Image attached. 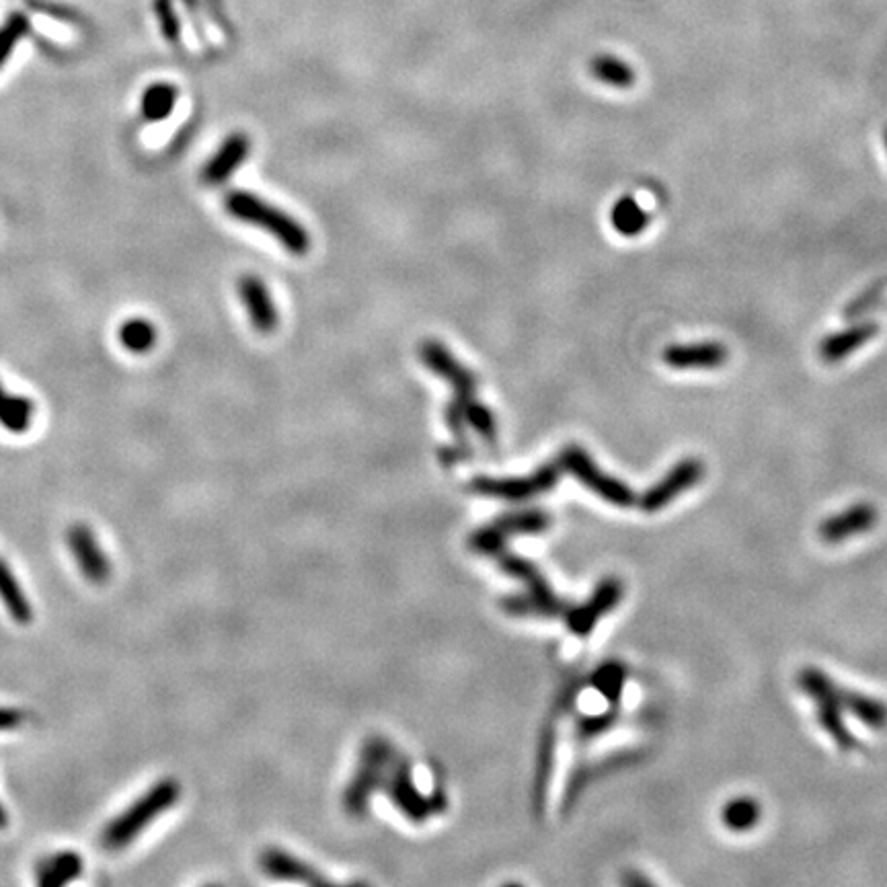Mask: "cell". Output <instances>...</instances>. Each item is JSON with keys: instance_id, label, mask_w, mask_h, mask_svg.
Instances as JSON below:
<instances>
[{"instance_id": "6da1fadb", "label": "cell", "mask_w": 887, "mask_h": 887, "mask_svg": "<svg viewBox=\"0 0 887 887\" xmlns=\"http://www.w3.org/2000/svg\"><path fill=\"white\" fill-rule=\"evenodd\" d=\"M181 787L175 779H163L144 791L134 803H130L122 814L109 820L103 828L101 844L107 851L115 853L130 846L148 826L159 820L165 812L179 801Z\"/></svg>"}, {"instance_id": "7a4b0ae2", "label": "cell", "mask_w": 887, "mask_h": 887, "mask_svg": "<svg viewBox=\"0 0 887 887\" xmlns=\"http://www.w3.org/2000/svg\"><path fill=\"white\" fill-rule=\"evenodd\" d=\"M224 208L233 218L265 230L292 255H304L311 247V239H308V233L298 220L288 216L284 210L267 204L251 191H230L224 198Z\"/></svg>"}, {"instance_id": "3957f363", "label": "cell", "mask_w": 887, "mask_h": 887, "mask_svg": "<svg viewBox=\"0 0 887 887\" xmlns=\"http://www.w3.org/2000/svg\"><path fill=\"white\" fill-rule=\"evenodd\" d=\"M419 356H421L423 364H426L434 374H438L440 378H444L446 382L452 384L454 401L448 405L446 421H448V426L458 442L456 448L460 454V448L467 450V444H462V442H467V438H465V421H467L465 411L475 401L473 395L477 389V376L469 368L462 366L446 350V345H442L440 341H434V339L423 341L419 347Z\"/></svg>"}, {"instance_id": "277c9868", "label": "cell", "mask_w": 887, "mask_h": 887, "mask_svg": "<svg viewBox=\"0 0 887 887\" xmlns=\"http://www.w3.org/2000/svg\"><path fill=\"white\" fill-rule=\"evenodd\" d=\"M799 688L816 703V717L820 727L834 740V744L844 750L853 752L859 748V742L851 729L844 723V711L834 699L836 682L826 676L820 668H801L797 674Z\"/></svg>"}, {"instance_id": "5b68a950", "label": "cell", "mask_w": 887, "mask_h": 887, "mask_svg": "<svg viewBox=\"0 0 887 887\" xmlns=\"http://www.w3.org/2000/svg\"><path fill=\"white\" fill-rule=\"evenodd\" d=\"M559 462H561L563 471H569L571 475H575L586 487H590L594 493H598L602 499L610 501L612 506L629 508L635 504V493L631 491V487H627L619 479L604 475L582 448H577V446L567 448L561 454Z\"/></svg>"}, {"instance_id": "8992f818", "label": "cell", "mask_w": 887, "mask_h": 887, "mask_svg": "<svg viewBox=\"0 0 887 887\" xmlns=\"http://www.w3.org/2000/svg\"><path fill=\"white\" fill-rule=\"evenodd\" d=\"M705 475V467L699 458H682L678 465H674L662 481L649 487L643 495L639 506L643 512L653 514L664 510L676 497H680L686 489H692L699 485Z\"/></svg>"}, {"instance_id": "52a82bcc", "label": "cell", "mask_w": 887, "mask_h": 887, "mask_svg": "<svg viewBox=\"0 0 887 887\" xmlns=\"http://www.w3.org/2000/svg\"><path fill=\"white\" fill-rule=\"evenodd\" d=\"M66 545L70 549V555H72L76 567H79L81 575L89 584L103 586L109 582V577H111L109 557L105 555L103 547L97 541V536L93 534V530L87 524H83V522L72 524L66 532Z\"/></svg>"}, {"instance_id": "ba28073f", "label": "cell", "mask_w": 887, "mask_h": 887, "mask_svg": "<svg viewBox=\"0 0 887 887\" xmlns=\"http://www.w3.org/2000/svg\"><path fill=\"white\" fill-rule=\"evenodd\" d=\"M563 473L561 462L555 460L551 465L543 467L541 471H536L534 475L526 477V479H487L481 477L473 483V489L479 491L481 495H489V497H501V499H524L536 493H543L547 489H551L557 481L559 475Z\"/></svg>"}, {"instance_id": "9c48e42d", "label": "cell", "mask_w": 887, "mask_h": 887, "mask_svg": "<svg viewBox=\"0 0 887 887\" xmlns=\"http://www.w3.org/2000/svg\"><path fill=\"white\" fill-rule=\"evenodd\" d=\"M727 360V347L719 341L670 345L664 352V362L676 370H713Z\"/></svg>"}, {"instance_id": "30bf717a", "label": "cell", "mask_w": 887, "mask_h": 887, "mask_svg": "<svg viewBox=\"0 0 887 887\" xmlns=\"http://www.w3.org/2000/svg\"><path fill=\"white\" fill-rule=\"evenodd\" d=\"M879 520L877 508L871 504H855L846 508L840 514L830 516L820 526V536L830 545H838L846 538L859 536L863 532H869Z\"/></svg>"}, {"instance_id": "8fae6325", "label": "cell", "mask_w": 887, "mask_h": 887, "mask_svg": "<svg viewBox=\"0 0 887 887\" xmlns=\"http://www.w3.org/2000/svg\"><path fill=\"white\" fill-rule=\"evenodd\" d=\"M239 296L245 304L251 325L259 333H272L278 327V311L263 280L257 276H243L239 282Z\"/></svg>"}, {"instance_id": "7c38bea8", "label": "cell", "mask_w": 887, "mask_h": 887, "mask_svg": "<svg viewBox=\"0 0 887 887\" xmlns=\"http://www.w3.org/2000/svg\"><path fill=\"white\" fill-rule=\"evenodd\" d=\"M251 152V142L245 134L237 132L233 136H228L222 146L216 150L214 157L206 163L204 171H202V179L208 185H220L224 183L230 175H233L249 157Z\"/></svg>"}, {"instance_id": "4fadbf2b", "label": "cell", "mask_w": 887, "mask_h": 887, "mask_svg": "<svg viewBox=\"0 0 887 887\" xmlns=\"http://www.w3.org/2000/svg\"><path fill=\"white\" fill-rule=\"evenodd\" d=\"M623 598V586L619 580H606L600 584V588L596 590L594 598L582 606L571 612L569 616V627L577 633V635H588L594 625L598 623V619L602 614L610 612L616 604L621 602Z\"/></svg>"}, {"instance_id": "5bb4252c", "label": "cell", "mask_w": 887, "mask_h": 887, "mask_svg": "<svg viewBox=\"0 0 887 887\" xmlns=\"http://www.w3.org/2000/svg\"><path fill=\"white\" fill-rule=\"evenodd\" d=\"M834 699L844 713L855 715L865 727L883 729L887 727V705L869 694L848 690L840 684L834 688Z\"/></svg>"}, {"instance_id": "9a60e30c", "label": "cell", "mask_w": 887, "mask_h": 887, "mask_svg": "<svg viewBox=\"0 0 887 887\" xmlns=\"http://www.w3.org/2000/svg\"><path fill=\"white\" fill-rule=\"evenodd\" d=\"M877 331L879 327L875 323H859L844 331L832 333L820 343V356L826 362H840L842 358L861 350L867 341H871L877 335Z\"/></svg>"}, {"instance_id": "2e32d148", "label": "cell", "mask_w": 887, "mask_h": 887, "mask_svg": "<svg viewBox=\"0 0 887 887\" xmlns=\"http://www.w3.org/2000/svg\"><path fill=\"white\" fill-rule=\"evenodd\" d=\"M83 859L74 851H60L37 865L35 883L40 887H60L83 875Z\"/></svg>"}, {"instance_id": "e0dca14e", "label": "cell", "mask_w": 887, "mask_h": 887, "mask_svg": "<svg viewBox=\"0 0 887 887\" xmlns=\"http://www.w3.org/2000/svg\"><path fill=\"white\" fill-rule=\"evenodd\" d=\"M0 602L5 604L9 616L15 623L29 625L33 621L31 602L25 596V590L19 584L15 571L3 557H0Z\"/></svg>"}, {"instance_id": "ac0fdd59", "label": "cell", "mask_w": 887, "mask_h": 887, "mask_svg": "<svg viewBox=\"0 0 887 887\" xmlns=\"http://www.w3.org/2000/svg\"><path fill=\"white\" fill-rule=\"evenodd\" d=\"M35 417V405L27 397L9 393L0 384V426L11 434H25Z\"/></svg>"}, {"instance_id": "d6986e66", "label": "cell", "mask_w": 887, "mask_h": 887, "mask_svg": "<svg viewBox=\"0 0 887 887\" xmlns=\"http://www.w3.org/2000/svg\"><path fill=\"white\" fill-rule=\"evenodd\" d=\"M177 103V89L169 83H154L142 93L140 113L146 122L167 120Z\"/></svg>"}, {"instance_id": "ffe728a7", "label": "cell", "mask_w": 887, "mask_h": 887, "mask_svg": "<svg viewBox=\"0 0 887 887\" xmlns=\"http://www.w3.org/2000/svg\"><path fill=\"white\" fill-rule=\"evenodd\" d=\"M610 222L614 230L623 237H637L649 224V214L637 204L635 198L625 196L614 204L610 212Z\"/></svg>"}, {"instance_id": "44dd1931", "label": "cell", "mask_w": 887, "mask_h": 887, "mask_svg": "<svg viewBox=\"0 0 887 887\" xmlns=\"http://www.w3.org/2000/svg\"><path fill=\"white\" fill-rule=\"evenodd\" d=\"M760 803L752 797H736L725 803L721 820L731 832H748L760 822Z\"/></svg>"}, {"instance_id": "7402d4cb", "label": "cell", "mask_w": 887, "mask_h": 887, "mask_svg": "<svg viewBox=\"0 0 887 887\" xmlns=\"http://www.w3.org/2000/svg\"><path fill=\"white\" fill-rule=\"evenodd\" d=\"M590 70L600 83L616 87V89H629L635 83L633 68L616 56L602 54V56L594 58L590 64Z\"/></svg>"}, {"instance_id": "603a6c76", "label": "cell", "mask_w": 887, "mask_h": 887, "mask_svg": "<svg viewBox=\"0 0 887 887\" xmlns=\"http://www.w3.org/2000/svg\"><path fill=\"white\" fill-rule=\"evenodd\" d=\"M261 869L278 879H298V881H323L321 877H313V871L304 867L300 861L288 857L282 851H265L261 855Z\"/></svg>"}, {"instance_id": "cb8c5ba5", "label": "cell", "mask_w": 887, "mask_h": 887, "mask_svg": "<svg viewBox=\"0 0 887 887\" xmlns=\"http://www.w3.org/2000/svg\"><path fill=\"white\" fill-rule=\"evenodd\" d=\"M120 341L132 354H146L157 343V329L146 319H130L120 327Z\"/></svg>"}, {"instance_id": "d4e9b609", "label": "cell", "mask_w": 887, "mask_h": 887, "mask_svg": "<svg viewBox=\"0 0 887 887\" xmlns=\"http://www.w3.org/2000/svg\"><path fill=\"white\" fill-rule=\"evenodd\" d=\"M29 29V17L23 13L9 15V19L0 25V68L11 58L15 46L29 33Z\"/></svg>"}, {"instance_id": "484cf974", "label": "cell", "mask_w": 887, "mask_h": 887, "mask_svg": "<svg viewBox=\"0 0 887 887\" xmlns=\"http://www.w3.org/2000/svg\"><path fill=\"white\" fill-rule=\"evenodd\" d=\"M154 15H157L165 40L177 46L181 42V19L175 11L173 0H154Z\"/></svg>"}, {"instance_id": "4316f807", "label": "cell", "mask_w": 887, "mask_h": 887, "mask_svg": "<svg viewBox=\"0 0 887 887\" xmlns=\"http://www.w3.org/2000/svg\"><path fill=\"white\" fill-rule=\"evenodd\" d=\"M465 419L477 430L481 438H485L487 442H495V417L483 403L473 401L465 411Z\"/></svg>"}, {"instance_id": "83f0119b", "label": "cell", "mask_w": 887, "mask_h": 887, "mask_svg": "<svg viewBox=\"0 0 887 887\" xmlns=\"http://www.w3.org/2000/svg\"><path fill=\"white\" fill-rule=\"evenodd\" d=\"M623 682H625V670H623L621 666H616V664L606 666V668L600 672V676H598V686H600V690L606 694V697H610V699H619L621 688H623Z\"/></svg>"}, {"instance_id": "f1b7e54d", "label": "cell", "mask_w": 887, "mask_h": 887, "mask_svg": "<svg viewBox=\"0 0 887 887\" xmlns=\"http://www.w3.org/2000/svg\"><path fill=\"white\" fill-rule=\"evenodd\" d=\"M877 294H879V286H877V288H873V290H867V292H865V294H863L861 298H857V300H855V302H853L851 306H848V308H846V317H848V319H851V317H859V315H863V313L867 311V308H869L871 304H875V300L879 298Z\"/></svg>"}, {"instance_id": "f546056e", "label": "cell", "mask_w": 887, "mask_h": 887, "mask_svg": "<svg viewBox=\"0 0 887 887\" xmlns=\"http://www.w3.org/2000/svg\"><path fill=\"white\" fill-rule=\"evenodd\" d=\"M23 723V713L11 707H0V731H13Z\"/></svg>"}, {"instance_id": "4dcf8cb0", "label": "cell", "mask_w": 887, "mask_h": 887, "mask_svg": "<svg viewBox=\"0 0 887 887\" xmlns=\"http://www.w3.org/2000/svg\"><path fill=\"white\" fill-rule=\"evenodd\" d=\"M206 3V7L210 9V13H212V19H216V23L218 25H222L226 31L230 29V25H228V21H226V13H224V5H222V0H204Z\"/></svg>"}, {"instance_id": "1f68e13d", "label": "cell", "mask_w": 887, "mask_h": 887, "mask_svg": "<svg viewBox=\"0 0 887 887\" xmlns=\"http://www.w3.org/2000/svg\"><path fill=\"white\" fill-rule=\"evenodd\" d=\"M9 826V814H7V809H5V805L0 803V830H5Z\"/></svg>"}, {"instance_id": "d6a6232c", "label": "cell", "mask_w": 887, "mask_h": 887, "mask_svg": "<svg viewBox=\"0 0 887 887\" xmlns=\"http://www.w3.org/2000/svg\"><path fill=\"white\" fill-rule=\"evenodd\" d=\"M885 146H887V130H885Z\"/></svg>"}]
</instances>
